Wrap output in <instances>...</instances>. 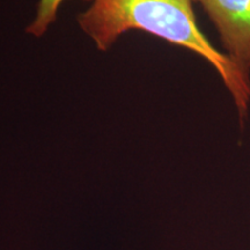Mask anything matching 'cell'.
Returning a JSON list of instances; mask_svg holds the SVG:
<instances>
[{
    "mask_svg": "<svg viewBox=\"0 0 250 250\" xmlns=\"http://www.w3.org/2000/svg\"><path fill=\"white\" fill-rule=\"evenodd\" d=\"M192 0H92L78 15L81 30L100 51H107L130 30H140L186 48L212 65L245 115L250 102L248 72L206 39L197 23Z\"/></svg>",
    "mask_w": 250,
    "mask_h": 250,
    "instance_id": "obj_1",
    "label": "cell"
},
{
    "mask_svg": "<svg viewBox=\"0 0 250 250\" xmlns=\"http://www.w3.org/2000/svg\"><path fill=\"white\" fill-rule=\"evenodd\" d=\"M202 6L217 28L225 54L250 71V0H205Z\"/></svg>",
    "mask_w": 250,
    "mask_h": 250,
    "instance_id": "obj_2",
    "label": "cell"
},
{
    "mask_svg": "<svg viewBox=\"0 0 250 250\" xmlns=\"http://www.w3.org/2000/svg\"><path fill=\"white\" fill-rule=\"evenodd\" d=\"M65 0H40L37 4L36 14L27 28V33L35 37L43 36L57 19L58 9ZM92 1V0H83Z\"/></svg>",
    "mask_w": 250,
    "mask_h": 250,
    "instance_id": "obj_3",
    "label": "cell"
},
{
    "mask_svg": "<svg viewBox=\"0 0 250 250\" xmlns=\"http://www.w3.org/2000/svg\"><path fill=\"white\" fill-rule=\"evenodd\" d=\"M192 1H195V2H199V4H203V2L205 1V0H192Z\"/></svg>",
    "mask_w": 250,
    "mask_h": 250,
    "instance_id": "obj_4",
    "label": "cell"
}]
</instances>
